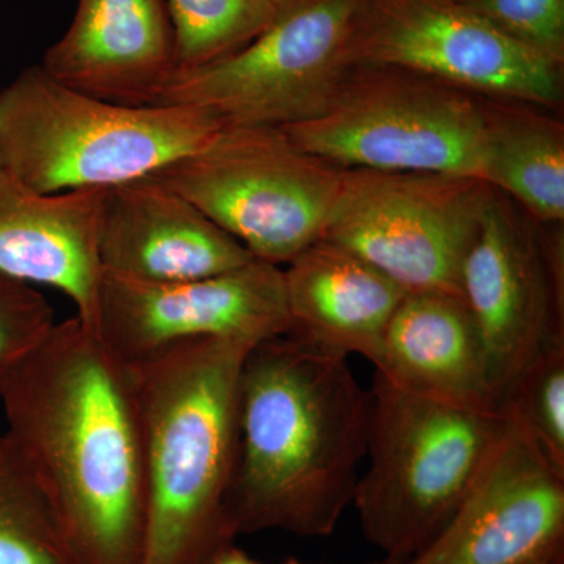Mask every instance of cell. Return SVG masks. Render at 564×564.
<instances>
[{
  "instance_id": "21",
  "label": "cell",
  "mask_w": 564,
  "mask_h": 564,
  "mask_svg": "<svg viewBox=\"0 0 564 564\" xmlns=\"http://www.w3.org/2000/svg\"><path fill=\"white\" fill-rule=\"evenodd\" d=\"M0 564H77L31 475L0 430Z\"/></svg>"
},
{
  "instance_id": "25",
  "label": "cell",
  "mask_w": 564,
  "mask_h": 564,
  "mask_svg": "<svg viewBox=\"0 0 564 564\" xmlns=\"http://www.w3.org/2000/svg\"><path fill=\"white\" fill-rule=\"evenodd\" d=\"M209 564H261L256 562L254 558H251L247 552L242 551V549L237 547V545L229 544L223 549L221 552H218L217 555L214 556V560Z\"/></svg>"
},
{
  "instance_id": "14",
  "label": "cell",
  "mask_w": 564,
  "mask_h": 564,
  "mask_svg": "<svg viewBox=\"0 0 564 564\" xmlns=\"http://www.w3.org/2000/svg\"><path fill=\"white\" fill-rule=\"evenodd\" d=\"M98 256L102 272L147 282L203 280L256 259L154 176L104 193Z\"/></svg>"
},
{
  "instance_id": "1",
  "label": "cell",
  "mask_w": 564,
  "mask_h": 564,
  "mask_svg": "<svg viewBox=\"0 0 564 564\" xmlns=\"http://www.w3.org/2000/svg\"><path fill=\"white\" fill-rule=\"evenodd\" d=\"M3 429L77 564H140L143 430L128 364L74 315L0 392Z\"/></svg>"
},
{
  "instance_id": "11",
  "label": "cell",
  "mask_w": 564,
  "mask_h": 564,
  "mask_svg": "<svg viewBox=\"0 0 564 564\" xmlns=\"http://www.w3.org/2000/svg\"><path fill=\"white\" fill-rule=\"evenodd\" d=\"M96 333L124 362L193 340L258 345L291 333L284 270L252 259L231 272L181 282L102 272Z\"/></svg>"
},
{
  "instance_id": "13",
  "label": "cell",
  "mask_w": 564,
  "mask_h": 564,
  "mask_svg": "<svg viewBox=\"0 0 564 564\" xmlns=\"http://www.w3.org/2000/svg\"><path fill=\"white\" fill-rule=\"evenodd\" d=\"M456 513L399 564H524L564 544V475L510 415Z\"/></svg>"
},
{
  "instance_id": "23",
  "label": "cell",
  "mask_w": 564,
  "mask_h": 564,
  "mask_svg": "<svg viewBox=\"0 0 564 564\" xmlns=\"http://www.w3.org/2000/svg\"><path fill=\"white\" fill-rule=\"evenodd\" d=\"M55 323L54 310L39 288L0 274V392Z\"/></svg>"
},
{
  "instance_id": "26",
  "label": "cell",
  "mask_w": 564,
  "mask_h": 564,
  "mask_svg": "<svg viewBox=\"0 0 564 564\" xmlns=\"http://www.w3.org/2000/svg\"><path fill=\"white\" fill-rule=\"evenodd\" d=\"M524 564H564V544Z\"/></svg>"
},
{
  "instance_id": "6",
  "label": "cell",
  "mask_w": 564,
  "mask_h": 564,
  "mask_svg": "<svg viewBox=\"0 0 564 564\" xmlns=\"http://www.w3.org/2000/svg\"><path fill=\"white\" fill-rule=\"evenodd\" d=\"M281 131L339 170L484 181L488 99L411 70L359 65L321 117Z\"/></svg>"
},
{
  "instance_id": "27",
  "label": "cell",
  "mask_w": 564,
  "mask_h": 564,
  "mask_svg": "<svg viewBox=\"0 0 564 564\" xmlns=\"http://www.w3.org/2000/svg\"><path fill=\"white\" fill-rule=\"evenodd\" d=\"M278 564H313V563H303V562H300V560H296V558H288V560H284V562H281V563H278Z\"/></svg>"
},
{
  "instance_id": "19",
  "label": "cell",
  "mask_w": 564,
  "mask_h": 564,
  "mask_svg": "<svg viewBox=\"0 0 564 564\" xmlns=\"http://www.w3.org/2000/svg\"><path fill=\"white\" fill-rule=\"evenodd\" d=\"M525 104L488 99L484 181L543 223L564 218L563 126Z\"/></svg>"
},
{
  "instance_id": "22",
  "label": "cell",
  "mask_w": 564,
  "mask_h": 564,
  "mask_svg": "<svg viewBox=\"0 0 564 564\" xmlns=\"http://www.w3.org/2000/svg\"><path fill=\"white\" fill-rule=\"evenodd\" d=\"M500 411L514 419L564 475V343L534 359L505 393Z\"/></svg>"
},
{
  "instance_id": "17",
  "label": "cell",
  "mask_w": 564,
  "mask_h": 564,
  "mask_svg": "<svg viewBox=\"0 0 564 564\" xmlns=\"http://www.w3.org/2000/svg\"><path fill=\"white\" fill-rule=\"evenodd\" d=\"M375 369L415 395L500 413L480 333L462 295L406 293L386 328Z\"/></svg>"
},
{
  "instance_id": "8",
  "label": "cell",
  "mask_w": 564,
  "mask_h": 564,
  "mask_svg": "<svg viewBox=\"0 0 564 564\" xmlns=\"http://www.w3.org/2000/svg\"><path fill=\"white\" fill-rule=\"evenodd\" d=\"M343 170L278 128L223 126L202 150L151 174L195 204L252 258L282 265L325 232Z\"/></svg>"
},
{
  "instance_id": "9",
  "label": "cell",
  "mask_w": 564,
  "mask_h": 564,
  "mask_svg": "<svg viewBox=\"0 0 564 564\" xmlns=\"http://www.w3.org/2000/svg\"><path fill=\"white\" fill-rule=\"evenodd\" d=\"M491 193L456 174L343 170L322 239L406 293L462 295L464 258Z\"/></svg>"
},
{
  "instance_id": "5",
  "label": "cell",
  "mask_w": 564,
  "mask_h": 564,
  "mask_svg": "<svg viewBox=\"0 0 564 564\" xmlns=\"http://www.w3.org/2000/svg\"><path fill=\"white\" fill-rule=\"evenodd\" d=\"M366 473L352 505L386 558L419 554L456 513L491 454L505 415L425 399L375 373Z\"/></svg>"
},
{
  "instance_id": "12",
  "label": "cell",
  "mask_w": 564,
  "mask_h": 564,
  "mask_svg": "<svg viewBox=\"0 0 564 564\" xmlns=\"http://www.w3.org/2000/svg\"><path fill=\"white\" fill-rule=\"evenodd\" d=\"M462 295L484 344L497 402L555 344L564 343L558 258L491 196L462 269Z\"/></svg>"
},
{
  "instance_id": "3",
  "label": "cell",
  "mask_w": 564,
  "mask_h": 564,
  "mask_svg": "<svg viewBox=\"0 0 564 564\" xmlns=\"http://www.w3.org/2000/svg\"><path fill=\"white\" fill-rule=\"evenodd\" d=\"M254 344L204 339L126 362L143 430L147 516L140 564H209L228 522L240 372Z\"/></svg>"
},
{
  "instance_id": "2",
  "label": "cell",
  "mask_w": 564,
  "mask_h": 564,
  "mask_svg": "<svg viewBox=\"0 0 564 564\" xmlns=\"http://www.w3.org/2000/svg\"><path fill=\"white\" fill-rule=\"evenodd\" d=\"M370 406L347 355L293 334L254 345L237 395L234 536L267 530L329 536L352 502Z\"/></svg>"
},
{
  "instance_id": "20",
  "label": "cell",
  "mask_w": 564,
  "mask_h": 564,
  "mask_svg": "<svg viewBox=\"0 0 564 564\" xmlns=\"http://www.w3.org/2000/svg\"><path fill=\"white\" fill-rule=\"evenodd\" d=\"M284 0H166L177 70L203 68L236 54L276 17Z\"/></svg>"
},
{
  "instance_id": "7",
  "label": "cell",
  "mask_w": 564,
  "mask_h": 564,
  "mask_svg": "<svg viewBox=\"0 0 564 564\" xmlns=\"http://www.w3.org/2000/svg\"><path fill=\"white\" fill-rule=\"evenodd\" d=\"M366 0H284L243 50L180 70L158 106L206 111L221 126L288 128L321 117L358 69Z\"/></svg>"
},
{
  "instance_id": "16",
  "label": "cell",
  "mask_w": 564,
  "mask_h": 564,
  "mask_svg": "<svg viewBox=\"0 0 564 564\" xmlns=\"http://www.w3.org/2000/svg\"><path fill=\"white\" fill-rule=\"evenodd\" d=\"M104 193L36 192L0 162V274L68 296L76 317L93 332L102 281Z\"/></svg>"
},
{
  "instance_id": "15",
  "label": "cell",
  "mask_w": 564,
  "mask_h": 564,
  "mask_svg": "<svg viewBox=\"0 0 564 564\" xmlns=\"http://www.w3.org/2000/svg\"><path fill=\"white\" fill-rule=\"evenodd\" d=\"M41 68L66 87L104 101L158 106L176 74L166 0H77L68 31Z\"/></svg>"
},
{
  "instance_id": "28",
  "label": "cell",
  "mask_w": 564,
  "mask_h": 564,
  "mask_svg": "<svg viewBox=\"0 0 564 564\" xmlns=\"http://www.w3.org/2000/svg\"><path fill=\"white\" fill-rule=\"evenodd\" d=\"M378 564H399V562H393V560L384 558V562L378 563Z\"/></svg>"
},
{
  "instance_id": "24",
  "label": "cell",
  "mask_w": 564,
  "mask_h": 564,
  "mask_svg": "<svg viewBox=\"0 0 564 564\" xmlns=\"http://www.w3.org/2000/svg\"><path fill=\"white\" fill-rule=\"evenodd\" d=\"M505 35L540 52L549 61L564 62V0H459Z\"/></svg>"
},
{
  "instance_id": "10",
  "label": "cell",
  "mask_w": 564,
  "mask_h": 564,
  "mask_svg": "<svg viewBox=\"0 0 564 564\" xmlns=\"http://www.w3.org/2000/svg\"><path fill=\"white\" fill-rule=\"evenodd\" d=\"M356 54L359 65L411 70L491 101L562 102L563 65L459 0H366Z\"/></svg>"
},
{
  "instance_id": "18",
  "label": "cell",
  "mask_w": 564,
  "mask_h": 564,
  "mask_svg": "<svg viewBox=\"0 0 564 564\" xmlns=\"http://www.w3.org/2000/svg\"><path fill=\"white\" fill-rule=\"evenodd\" d=\"M284 270L291 333L377 367L386 328L406 292L372 263L326 240L307 247Z\"/></svg>"
},
{
  "instance_id": "4",
  "label": "cell",
  "mask_w": 564,
  "mask_h": 564,
  "mask_svg": "<svg viewBox=\"0 0 564 564\" xmlns=\"http://www.w3.org/2000/svg\"><path fill=\"white\" fill-rule=\"evenodd\" d=\"M221 128L195 107L104 101L41 65L0 90V162L41 193L107 191L151 176Z\"/></svg>"
}]
</instances>
